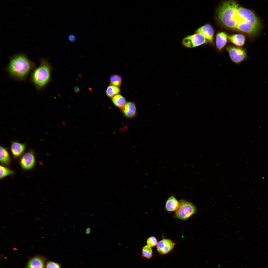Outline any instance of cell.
<instances>
[{
    "mask_svg": "<svg viewBox=\"0 0 268 268\" xmlns=\"http://www.w3.org/2000/svg\"><path fill=\"white\" fill-rule=\"evenodd\" d=\"M217 14L220 22L229 28L251 36L255 35L260 29V22L254 13L234 1L223 2L219 7Z\"/></svg>",
    "mask_w": 268,
    "mask_h": 268,
    "instance_id": "6da1fadb",
    "label": "cell"
},
{
    "mask_svg": "<svg viewBox=\"0 0 268 268\" xmlns=\"http://www.w3.org/2000/svg\"><path fill=\"white\" fill-rule=\"evenodd\" d=\"M34 66V64L26 56L18 54L11 58L7 70L12 78L22 81L26 79Z\"/></svg>",
    "mask_w": 268,
    "mask_h": 268,
    "instance_id": "7a4b0ae2",
    "label": "cell"
},
{
    "mask_svg": "<svg viewBox=\"0 0 268 268\" xmlns=\"http://www.w3.org/2000/svg\"><path fill=\"white\" fill-rule=\"evenodd\" d=\"M51 69L48 61L44 59H41L39 65L34 70L31 77V81L37 90L43 89L49 82Z\"/></svg>",
    "mask_w": 268,
    "mask_h": 268,
    "instance_id": "3957f363",
    "label": "cell"
},
{
    "mask_svg": "<svg viewBox=\"0 0 268 268\" xmlns=\"http://www.w3.org/2000/svg\"><path fill=\"white\" fill-rule=\"evenodd\" d=\"M179 202V206L175 213L177 218L182 220H186L196 212V208L191 203L183 200Z\"/></svg>",
    "mask_w": 268,
    "mask_h": 268,
    "instance_id": "277c9868",
    "label": "cell"
},
{
    "mask_svg": "<svg viewBox=\"0 0 268 268\" xmlns=\"http://www.w3.org/2000/svg\"><path fill=\"white\" fill-rule=\"evenodd\" d=\"M207 41L202 35L196 33L185 37L183 39L182 43L186 47L193 48L205 43Z\"/></svg>",
    "mask_w": 268,
    "mask_h": 268,
    "instance_id": "5b68a950",
    "label": "cell"
},
{
    "mask_svg": "<svg viewBox=\"0 0 268 268\" xmlns=\"http://www.w3.org/2000/svg\"><path fill=\"white\" fill-rule=\"evenodd\" d=\"M230 57L233 62L238 64L244 61L246 58V53L243 49L229 45L226 47Z\"/></svg>",
    "mask_w": 268,
    "mask_h": 268,
    "instance_id": "8992f818",
    "label": "cell"
},
{
    "mask_svg": "<svg viewBox=\"0 0 268 268\" xmlns=\"http://www.w3.org/2000/svg\"><path fill=\"white\" fill-rule=\"evenodd\" d=\"M175 244V243L171 240L163 239L158 242L157 245V249L160 254H165L173 249Z\"/></svg>",
    "mask_w": 268,
    "mask_h": 268,
    "instance_id": "52a82bcc",
    "label": "cell"
},
{
    "mask_svg": "<svg viewBox=\"0 0 268 268\" xmlns=\"http://www.w3.org/2000/svg\"><path fill=\"white\" fill-rule=\"evenodd\" d=\"M35 163V158L33 153L29 152L25 153L20 160V164L22 167L25 169H29L34 166Z\"/></svg>",
    "mask_w": 268,
    "mask_h": 268,
    "instance_id": "ba28073f",
    "label": "cell"
},
{
    "mask_svg": "<svg viewBox=\"0 0 268 268\" xmlns=\"http://www.w3.org/2000/svg\"><path fill=\"white\" fill-rule=\"evenodd\" d=\"M196 32L202 35L210 43H212L213 42L214 30L209 24H206L199 28L197 30Z\"/></svg>",
    "mask_w": 268,
    "mask_h": 268,
    "instance_id": "9c48e42d",
    "label": "cell"
},
{
    "mask_svg": "<svg viewBox=\"0 0 268 268\" xmlns=\"http://www.w3.org/2000/svg\"><path fill=\"white\" fill-rule=\"evenodd\" d=\"M120 109L125 116L128 118L134 117L136 113L135 104L132 102H127L124 106Z\"/></svg>",
    "mask_w": 268,
    "mask_h": 268,
    "instance_id": "30bf717a",
    "label": "cell"
},
{
    "mask_svg": "<svg viewBox=\"0 0 268 268\" xmlns=\"http://www.w3.org/2000/svg\"><path fill=\"white\" fill-rule=\"evenodd\" d=\"M228 39V36L225 32L218 33L216 37V44L219 50H222L226 45Z\"/></svg>",
    "mask_w": 268,
    "mask_h": 268,
    "instance_id": "8fae6325",
    "label": "cell"
},
{
    "mask_svg": "<svg viewBox=\"0 0 268 268\" xmlns=\"http://www.w3.org/2000/svg\"><path fill=\"white\" fill-rule=\"evenodd\" d=\"M25 148V145L24 144L13 141L11 145V151L13 156L15 157H18L23 152Z\"/></svg>",
    "mask_w": 268,
    "mask_h": 268,
    "instance_id": "7c38bea8",
    "label": "cell"
},
{
    "mask_svg": "<svg viewBox=\"0 0 268 268\" xmlns=\"http://www.w3.org/2000/svg\"><path fill=\"white\" fill-rule=\"evenodd\" d=\"M228 39L233 44L238 47L243 46L245 40V36L239 34L230 35L228 36Z\"/></svg>",
    "mask_w": 268,
    "mask_h": 268,
    "instance_id": "4fadbf2b",
    "label": "cell"
},
{
    "mask_svg": "<svg viewBox=\"0 0 268 268\" xmlns=\"http://www.w3.org/2000/svg\"><path fill=\"white\" fill-rule=\"evenodd\" d=\"M179 205V202L172 195L167 200L166 203L165 208L168 211H174L177 210Z\"/></svg>",
    "mask_w": 268,
    "mask_h": 268,
    "instance_id": "5bb4252c",
    "label": "cell"
},
{
    "mask_svg": "<svg viewBox=\"0 0 268 268\" xmlns=\"http://www.w3.org/2000/svg\"><path fill=\"white\" fill-rule=\"evenodd\" d=\"M28 268H44V262L42 260L38 257L32 259L29 262Z\"/></svg>",
    "mask_w": 268,
    "mask_h": 268,
    "instance_id": "9a60e30c",
    "label": "cell"
},
{
    "mask_svg": "<svg viewBox=\"0 0 268 268\" xmlns=\"http://www.w3.org/2000/svg\"><path fill=\"white\" fill-rule=\"evenodd\" d=\"M0 160L2 163L6 165L9 164L10 161L8 151L5 148L1 146L0 147Z\"/></svg>",
    "mask_w": 268,
    "mask_h": 268,
    "instance_id": "2e32d148",
    "label": "cell"
},
{
    "mask_svg": "<svg viewBox=\"0 0 268 268\" xmlns=\"http://www.w3.org/2000/svg\"><path fill=\"white\" fill-rule=\"evenodd\" d=\"M111 100L114 104L120 109L123 107L127 102L125 98L119 94L112 98Z\"/></svg>",
    "mask_w": 268,
    "mask_h": 268,
    "instance_id": "e0dca14e",
    "label": "cell"
},
{
    "mask_svg": "<svg viewBox=\"0 0 268 268\" xmlns=\"http://www.w3.org/2000/svg\"><path fill=\"white\" fill-rule=\"evenodd\" d=\"M120 91L119 87L110 85L105 90V93L107 96L111 98L119 94Z\"/></svg>",
    "mask_w": 268,
    "mask_h": 268,
    "instance_id": "ac0fdd59",
    "label": "cell"
},
{
    "mask_svg": "<svg viewBox=\"0 0 268 268\" xmlns=\"http://www.w3.org/2000/svg\"><path fill=\"white\" fill-rule=\"evenodd\" d=\"M122 83V78L121 76L116 74L111 75L110 78V85L120 87Z\"/></svg>",
    "mask_w": 268,
    "mask_h": 268,
    "instance_id": "d6986e66",
    "label": "cell"
},
{
    "mask_svg": "<svg viewBox=\"0 0 268 268\" xmlns=\"http://www.w3.org/2000/svg\"><path fill=\"white\" fill-rule=\"evenodd\" d=\"M142 253L143 257L147 259H150L152 257L153 252L151 247L148 245L144 246L142 249Z\"/></svg>",
    "mask_w": 268,
    "mask_h": 268,
    "instance_id": "ffe728a7",
    "label": "cell"
},
{
    "mask_svg": "<svg viewBox=\"0 0 268 268\" xmlns=\"http://www.w3.org/2000/svg\"><path fill=\"white\" fill-rule=\"evenodd\" d=\"M0 179L13 174L14 173L10 169L1 165L0 166Z\"/></svg>",
    "mask_w": 268,
    "mask_h": 268,
    "instance_id": "44dd1931",
    "label": "cell"
},
{
    "mask_svg": "<svg viewBox=\"0 0 268 268\" xmlns=\"http://www.w3.org/2000/svg\"><path fill=\"white\" fill-rule=\"evenodd\" d=\"M146 243L148 246L150 247H153L157 245L158 242L157 238L154 236H152L147 239Z\"/></svg>",
    "mask_w": 268,
    "mask_h": 268,
    "instance_id": "7402d4cb",
    "label": "cell"
},
{
    "mask_svg": "<svg viewBox=\"0 0 268 268\" xmlns=\"http://www.w3.org/2000/svg\"><path fill=\"white\" fill-rule=\"evenodd\" d=\"M46 268H61V267L60 264L53 262H49L47 264Z\"/></svg>",
    "mask_w": 268,
    "mask_h": 268,
    "instance_id": "603a6c76",
    "label": "cell"
},
{
    "mask_svg": "<svg viewBox=\"0 0 268 268\" xmlns=\"http://www.w3.org/2000/svg\"><path fill=\"white\" fill-rule=\"evenodd\" d=\"M68 38L69 40L72 42H75L77 40V39L75 36L73 35L70 34L68 36Z\"/></svg>",
    "mask_w": 268,
    "mask_h": 268,
    "instance_id": "cb8c5ba5",
    "label": "cell"
},
{
    "mask_svg": "<svg viewBox=\"0 0 268 268\" xmlns=\"http://www.w3.org/2000/svg\"><path fill=\"white\" fill-rule=\"evenodd\" d=\"M91 232V229L89 227L87 228L86 229L85 233L87 234H89Z\"/></svg>",
    "mask_w": 268,
    "mask_h": 268,
    "instance_id": "d4e9b609",
    "label": "cell"
},
{
    "mask_svg": "<svg viewBox=\"0 0 268 268\" xmlns=\"http://www.w3.org/2000/svg\"><path fill=\"white\" fill-rule=\"evenodd\" d=\"M74 89L76 93H78L80 91L79 88L77 86H75L74 87Z\"/></svg>",
    "mask_w": 268,
    "mask_h": 268,
    "instance_id": "484cf974",
    "label": "cell"
},
{
    "mask_svg": "<svg viewBox=\"0 0 268 268\" xmlns=\"http://www.w3.org/2000/svg\"><path fill=\"white\" fill-rule=\"evenodd\" d=\"M37 219L38 220L40 219V218L38 217H37Z\"/></svg>",
    "mask_w": 268,
    "mask_h": 268,
    "instance_id": "4316f807",
    "label": "cell"
}]
</instances>
